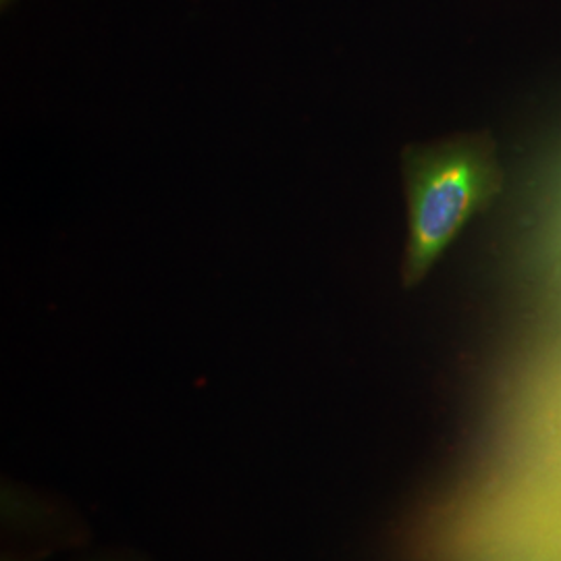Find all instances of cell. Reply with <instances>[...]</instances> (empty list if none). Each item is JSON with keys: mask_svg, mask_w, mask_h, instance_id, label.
<instances>
[{"mask_svg": "<svg viewBox=\"0 0 561 561\" xmlns=\"http://www.w3.org/2000/svg\"><path fill=\"white\" fill-rule=\"evenodd\" d=\"M495 164L477 141H449L405 161V283L422 279L495 192Z\"/></svg>", "mask_w": 561, "mask_h": 561, "instance_id": "1", "label": "cell"}]
</instances>
